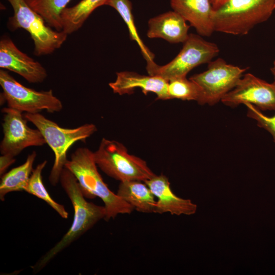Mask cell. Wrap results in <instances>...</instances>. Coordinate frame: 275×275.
Here are the masks:
<instances>
[{
    "mask_svg": "<svg viewBox=\"0 0 275 275\" xmlns=\"http://www.w3.org/2000/svg\"><path fill=\"white\" fill-rule=\"evenodd\" d=\"M60 182L73 207L72 224L62 238L32 267L34 273L41 270L58 254L79 238L99 221L104 219L105 217L104 206L88 202L85 198L77 179L65 168L61 173Z\"/></svg>",
    "mask_w": 275,
    "mask_h": 275,
    "instance_id": "cell-1",
    "label": "cell"
},
{
    "mask_svg": "<svg viewBox=\"0 0 275 275\" xmlns=\"http://www.w3.org/2000/svg\"><path fill=\"white\" fill-rule=\"evenodd\" d=\"M97 167L94 152L86 147L77 148L65 164L77 179L85 198L98 197L102 200L106 211L105 220L109 221L119 214L130 213L133 208L109 189Z\"/></svg>",
    "mask_w": 275,
    "mask_h": 275,
    "instance_id": "cell-2",
    "label": "cell"
},
{
    "mask_svg": "<svg viewBox=\"0 0 275 275\" xmlns=\"http://www.w3.org/2000/svg\"><path fill=\"white\" fill-rule=\"evenodd\" d=\"M275 9V0H225L213 9L214 31L245 35L266 21Z\"/></svg>",
    "mask_w": 275,
    "mask_h": 275,
    "instance_id": "cell-3",
    "label": "cell"
},
{
    "mask_svg": "<svg viewBox=\"0 0 275 275\" xmlns=\"http://www.w3.org/2000/svg\"><path fill=\"white\" fill-rule=\"evenodd\" d=\"M41 132L46 144L54 153V161L50 171L49 180L52 185L60 181V176L67 161L69 149L78 141L85 142L97 130L93 124H85L74 128H65L39 113L23 114Z\"/></svg>",
    "mask_w": 275,
    "mask_h": 275,
    "instance_id": "cell-4",
    "label": "cell"
},
{
    "mask_svg": "<svg viewBox=\"0 0 275 275\" xmlns=\"http://www.w3.org/2000/svg\"><path fill=\"white\" fill-rule=\"evenodd\" d=\"M97 166L107 176L120 182H144L155 174L143 159L128 152L121 143L103 138L94 152Z\"/></svg>",
    "mask_w": 275,
    "mask_h": 275,
    "instance_id": "cell-5",
    "label": "cell"
},
{
    "mask_svg": "<svg viewBox=\"0 0 275 275\" xmlns=\"http://www.w3.org/2000/svg\"><path fill=\"white\" fill-rule=\"evenodd\" d=\"M7 1L13 11V15L9 18L8 28L12 31L23 29L30 34L34 42L35 56L50 54L66 41L68 35L63 31L52 30L26 0Z\"/></svg>",
    "mask_w": 275,
    "mask_h": 275,
    "instance_id": "cell-6",
    "label": "cell"
},
{
    "mask_svg": "<svg viewBox=\"0 0 275 275\" xmlns=\"http://www.w3.org/2000/svg\"><path fill=\"white\" fill-rule=\"evenodd\" d=\"M219 52L216 44L205 40L200 35L190 34L179 53L171 61L162 66L154 62L148 63L146 69L149 75L160 76L169 81L186 77L194 68L211 61Z\"/></svg>",
    "mask_w": 275,
    "mask_h": 275,
    "instance_id": "cell-7",
    "label": "cell"
},
{
    "mask_svg": "<svg viewBox=\"0 0 275 275\" xmlns=\"http://www.w3.org/2000/svg\"><path fill=\"white\" fill-rule=\"evenodd\" d=\"M0 85L3 91L1 97L8 107L22 113L36 114L45 110L54 113L63 109L61 101L51 89L37 91L26 87L4 69L0 70Z\"/></svg>",
    "mask_w": 275,
    "mask_h": 275,
    "instance_id": "cell-8",
    "label": "cell"
},
{
    "mask_svg": "<svg viewBox=\"0 0 275 275\" xmlns=\"http://www.w3.org/2000/svg\"><path fill=\"white\" fill-rule=\"evenodd\" d=\"M248 69L227 64L222 58L210 61L206 71L189 78L201 89L198 103L212 105L221 101L226 94L235 88Z\"/></svg>",
    "mask_w": 275,
    "mask_h": 275,
    "instance_id": "cell-9",
    "label": "cell"
},
{
    "mask_svg": "<svg viewBox=\"0 0 275 275\" xmlns=\"http://www.w3.org/2000/svg\"><path fill=\"white\" fill-rule=\"evenodd\" d=\"M2 123L3 139L0 144L2 155L13 157L25 148L32 146H42L46 141L41 132L30 128L23 113L9 107L3 108Z\"/></svg>",
    "mask_w": 275,
    "mask_h": 275,
    "instance_id": "cell-10",
    "label": "cell"
},
{
    "mask_svg": "<svg viewBox=\"0 0 275 275\" xmlns=\"http://www.w3.org/2000/svg\"><path fill=\"white\" fill-rule=\"evenodd\" d=\"M221 101L230 106L249 103L262 110L275 111V84L268 83L252 74L246 73Z\"/></svg>",
    "mask_w": 275,
    "mask_h": 275,
    "instance_id": "cell-11",
    "label": "cell"
},
{
    "mask_svg": "<svg viewBox=\"0 0 275 275\" xmlns=\"http://www.w3.org/2000/svg\"><path fill=\"white\" fill-rule=\"evenodd\" d=\"M0 68L19 74L30 83L42 82L47 77L45 68L19 50L7 36L0 40Z\"/></svg>",
    "mask_w": 275,
    "mask_h": 275,
    "instance_id": "cell-12",
    "label": "cell"
},
{
    "mask_svg": "<svg viewBox=\"0 0 275 275\" xmlns=\"http://www.w3.org/2000/svg\"><path fill=\"white\" fill-rule=\"evenodd\" d=\"M116 75V80L108 84L114 93L131 94L136 88H140L145 95L154 93L157 99H170L168 81L160 76L141 75L131 71L118 72Z\"/></svg>",
    "mask_w": 275,
    "mask_h": 275,
    "instance_id": "cell-13",
    "label": "cell"
},
{
    "mask_svg": "<svg viewBox=\"0 0 275 275\" xmlns=\"http://www.w3.org/2000/svg\"><path fill=\"white\" fill-rule=\"evenodd\" d=\"M155 197L157 198L155 213L162 214L169 212L171 214L191 215L197 210V205L190 200L180 198L172 191L170 183L165 175H155L152 178L144 181Z\"/></svg>",
    "mask_w": 275,
    "mask_h": 275,
    "instance_id": "cell-14",
    "label": "cell"
},
{
    "mask_svg": "<svg viewBox=\"0 0 275 275\" xmlns=\"http://www.w3.org/2000/svg\"><path fill=\"white\" fill-rule=\"evenodd\" d=\"M170 5L199 35L208 37L214 31L213 8L210 0H170Z\"/></svg>",
    "mask_w": 275,
    "mask_h": 275,
    "instance_id": "cell-15",
    "label": "cell"
},
{
    "mask_svg": "<svg viewBox=\"0 0 275 275\" xmlns=\"http://www.w3.org/2000/svg\"><path fill=\"white\" fill-rule=\"evenodd\" d=\"M174 11H170L150 18L147 36L161 38L171 43H184L188 37L189 25Z\"/></svg>",
    "mask_w": 275,
    "mask_h": 275,
    "instance_id": "cell-16",
    "label": "cell"
},
{
    "mask_svg": "<svg viewBox=\"0 0 275 275\" xmlns=\"http://www.w3.org/2000/svg\"><path fill=\"white\" fill-rule=\"evenodd\" d=\"M142 182H120L117 194L139 212L155 213V197L147 185Z\"/></svg>",
    "mask_w": 275,
    "mask_h": 275,
    "instance_id": "cell-17",
    "label": "cell"
},
{
    "mask_svg": "<svg viewBox=\"0 0 275 275\" xmlns=\"http://www.w3.org/2000/svg\"><path fill=\"white\" fill-rule=\"evenodd\" d=\"M36 156V152L33 151L23 164L3 175L0 184L1 201H4L5 196L9 193L25 190L34 170L33 166Z\"/></svg>",
    "mask_w": 275,
    "mask_h": 275,
    "instance_id": "cell-18",
    "label": "cell"
},
{
    "mask_svg": "<svg viewBox=\"0 0 275 275\" xmlns=\"http://www.w3.org/2000/svg\"><path fill=\"white\" fill-rule=\"evenodd\" d=\"M107 1L81 0L72 7H66L61 13L62 31L68 35L76 32L91 13Z\"/></svg>",
    "mask_w": 275,
    "mask_h": 275,
    "instance_id": "cell-19",
    "label": "cell"
},
{
    "mask_svg": "<svg viewBox=\"0 0 275 275\" xmlns=\"http://www.w3.org/2000/svg\"><path fill=\"white\" fill-rule=\"evenodd\" d=\"M105 5L112 7L121 16L128 29L130 38L139 45L147 63L154 62V55L140 37L134 24L132 4L130 0H108Z\"/></svg>",
    "mask_w": 275,
    "mask_h": 275,
    "instance_id": "cell-20",
    "label": "cell"
},
{
    "mask_svg": "<svg viewBox=\"0 0 275 275\" xmlns=\"http://www.w3.org/2000/svg\"><path fill=\"white\" fill-rule=\"evenodd\" d=\"M71 0H26L28 5L58 31H62L61 13Z\"/></svg>",
    "mask_w": 275,
    "mask_h": 275,
    "instance_id": "cell-21",
    "label": "cell"
},
{
    "mask_svg": "<svg viewBox=\"0 0 275 275\" xmlns=\"http://www.w3.org/2000/svg\"><path fill=\"white\" fill-rule=\"evenodd\" d=\"M47 163V160H44L33 170L24 191L43 200L62 218H67L68 213L64 206L52 199L42 181V172Z\"/></svg>",
    "mask_w": 275,
    "mask_h": 275,
    "instance_id": "cell-22",
    "label": "cell"
},
{
    "mask_svg": "<svg viewBox=\"0 0 275 275\" xmlns=\"http://www.w3.org/2000/svg\"><path fill=\"white\" fill-rule=\"evenodd\" d=\"M168 90L170 99L199 101L201 89L199 86L186 77L172 79L168 81Z\"/></svg>",
    "mask_w": 275,
    "mask_h": 275,
    "instance_id": "cell-23",
    "label": "cell"
},
{
    "mask_svg": "<svg viewBox=\"0 0 275 275\" xmlns=\"http://www.w3.org/2000/svg\"><path fill=\"white\" fill-rule=\"evenodd\" d=\"M248 108V116L257 121L258 125L267 130L272 135L275 142V115L268 117L263 115L251 104H245Z\"/></svg>",
    "mask_w": 275,
    "mask_h": 275,
    "instance_id": "cell-24",
    "label": "cell"
},
{
    "mask_svg": "<svg viewBox=\"0 0 275 275\" xmlns=\"http://www.w3.org/2000/svg\"><path fill=\"white\" fill-rule=\"evenodd\" d=\"M15 161V157L2 155L0 157V174L3 175L10 166Z\"/></svg>",
    "mask_w": 275,
    "mask_h": 275,
    "instance_id": "cell-25",
    "label": "cell"
},
{
    "mask_svg": "<svg viewBox=\"0 0 275 275\" xmlns=\"http://www.w3.org/2000/svg\"><path fill=\"white\" fill-rule=\"evenodd\" d=\"M211 3L213 6V9L216 8L219 5H220L222 3H223L225 0H210Z\"/></svg>",
    "mask_w": 275,
    "mask_h": 275,
    "instance_id": "cell-26",
    "label": "cell"
},
{
    "mask_svg": "<svg viewBox=\"0 0 275 275\" xmlns=\"http://www.w3.org/2000/svg\"><path fill=\"white\" fill-rule=\"evenodd\" d=\"M270 70H271V73H272V74L273 75L274 79V81L273 83L275 84V60H274V61L273 62V66L271 68Z\"/></svg>",
    "mask_w": 275,
    "mask_h": 275,
    "instance_id": "cell-27",
    "label": "cell"
}]
</instances>
